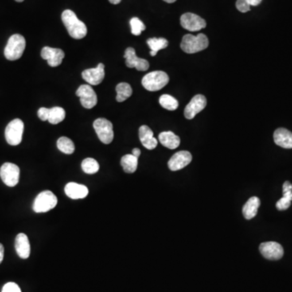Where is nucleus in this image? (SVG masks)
I'll use <instances>...</instances> for the list:
<instances>
[{"instance_id": "f257e3e1", "label": "nucleus", "mask_w": 292, "mask_h": 292, "mask_svg": "<svg viewBox=\"0 0 292 292\" xmlns=\"http://www.w3.org/2000/svg\"><path fill=\"white\" fill-rule=\"evenodd\" d=\"M62 21L70 36L74 39H82L87 34V27L80 21L72 10H65L62 13Z\"/></svg>"}, {"instance_id": "f03ea898", "label": "nucleus", "mask_w": 292, "mask_h": 292, "mask_svg": "<svg viewBox=\"0 0 292 292\" xmlns=\"http://www.w3.org/2000/svg\"><path fill=\"white\" fill-rule=\"evenodd\" d=\"M208 47V39L204 33H199L196 36L184 35L182 43L180 44L181 49L187 54L197 53L199 51L206 49Z\"/></svg>"}, {"instance_id": "7ed1b4c3", "label": "nucleus", "mask_w": 292, "mask_h": 292, "mask_svg": "<svg viewBox=\"0 0 292 292\" xmlns=\"http://www.w3.org/2000/svg\"><path fill=\"white\" fill-rule=\"evenodd\" d=\"M26 47L25 37L21 34L11 36L5 49V55L7 60L14 61L21 58Z\"/></svg>"}, {"instance_id": "20e7f679", "label": "nucleus", "mask_w": 292, "mask_h": 292, "mask_svg": "<svg viewBox=\"0 0 292 292\" xmlns=\"http://www.w3.org/2000/svg\"><path fill=\"white\" fill-rule=\"evenodd\" d=\"M170 79L168 74L162 71H154L146 74L142 79V86L148 91H158L168 84Z\"/></svg>"}, {"instance_id": "39448f33", "label": "nucleus", "mask_w": 292, "mask_h": 292, "mask_svg": "<svg viewBox=\"0 0 292 292\" xmlns=\"http://www.w3.org/2000/svg\"><path fill=\"white\" fill-rule=\"evenodd\" d=\"M58 199L51 191H44L37 195L33 202V208L36 213H46L56 206Z\"/></svg>"}, {"instance_id": "423d86ee", "label": "nucleus", "mask_w": 292, "mask_h": 292, "mask_svg": "<svg viewBox=\"0 0 292 292\" xmlns=\"http://www.w3.org/2000/svg\"><path fill=\"white\" fill-rule=\"evenodd\" d=\"M25 125L20 119L11 121L5 129V138L9 145H18L22 141L23 133Z\"/></svg>"}, {"instance_id": "0eeeda50", "label": "nucleus", "mask_w": 292, "mask_h": 292, "mask_svg": "<svg viewBox=\"0 0 292 292\" xmlns=\"http://www.w3.org/2000/svg\"><path fill=\"white\" fill-rule=\"evenodd\" d=\"M94 129L102 143L108 145L114 139L113 124L108 119L98 118L94 122Z\"/></svg>"}, {"instance_id": "6e6552de", "label": "nucleus", "mask_w": 292, "mask_h": 292, "mask_svg": "<svg viewBox=\"0 0 292 292\" xmlns=\"http://www.w3.org/2000/svg\"><path fill=\"white\" fill-rule=\"evenodd\" d=\"M0 177L7 186L15 187L20 179V168L16 164L5 162L0 168Z\"/></svg>"}, {"instance_id": "1a4fd4ad", "label": "nucleus", "mask_w": 292, "mask_h": 292, "mask_svg": "<svg viewBox=\"0 0 292 292\" xmlns=\"http://www.w3.org/2000/svg\"><path fill=\"white\" fill-rule=\"evenodd\" d=\"M76 95L80 98L82 106L86 109H92L98 103V97L90 85H82L76 90Z\"/></svg>"}, {"instance_id": "9d476101", "label": "nucleus", "mask_w": 292, "mask_h": 292, "mask_svg": "<svg viewBox=\"0 0 292 292\" xmlns=\"http://www.w3.org/2000/svg\"><path fill=\"white\" fill-rule=\"evenodd\" d=\"M180 24L184 29L191 32L201 30L206 27V22L204 19L191 13H184L181 16Z\"/></svg>"}, {"instance_id": "9b49d317", "label": "nucleus", "mask_w": 292, "mask_h": 292, "mask_svg": "<svg viewBox=\"0 0 292 292\" xmlns=\"http://www.w3.org/2000/svg\"><path fill=\"white\" fill-rule=\"evenodd\" d=\"M259 250L264 258L268 260L277 261L283 257V247L277 242L270 241L261 243Z\"/></svg>"}, {"instance_id": "f8f14e48", "label": "nucleus", "mask_w": 292, "mask_h": 292, "mask_svg": "<svg viewBox=\"0 0 292 292\" xmlns=\"http://www.w3.org/2000/svg\"><path fill=\"white\" fill-rule=\"evenodd\" d=\"M124 58L126 61L125 64L128 68H135L137 71L145 72L149 68V63L146 60L137 57L136 51L133 47H129L125 51Z\"/></svg>"}, {"instance_id": "ddd939ff", "label": "nucleus", "mask_w": 292, "mask_h": 292, "mask_svg": "<svg viewBox=\"0 0 292 292\" xmlns=\"http://www.w3.org/2000/svg\"><path fill=\"white\" fill-rule=\"evenodd\" d=\"M206 105V98L201 94H197L192 98L184 109V116L188 119H193L196 114L205 108Z\"/></svg>"}, {"instance_id": "4468645a", "label": "nucleus", "mask_w": 292, "mask_h": 292, "mask_svg": "<svg viewBox=\"0 0 292 292\" xmlns=\"http://www.w3.org/2000/svg\"><path fill=\"white\" fill-rule=\"evenodd\" d=\"M41 56L43 60H47V63L51 67H58L62 64L64 59L65 54L64 51L59 48L52 47H43L41 51Z\"/></svg>"}, {"instance_id": "2eb2a0df", "label": "nucleus", "mask_w": 292, "mask_h": 292, "mask_svg": "<svg viewBox=\"0 0 292 292\" xmlns=\"http://www.w3.org/2000/svg\"><path fill=\"white\" fill-rule=\"evenodd\" d=\"M192 156L190 152L179 151L175 153L168 161V168L172 172L183 169L192 161Z\"/></svg>"}, {"instance_id": "dca6fc26", "label": "nucleus", "mask_w": 292, "mask_h": 292, "mask_svg": "<svg viewBox=\"0 0 292 292\" xmlns=\"http://www.w3.org/2000/svg\"><path fill=\"white\" fill-rule=\"evenodd\" d=\"M104 64H99L96 68L85 70L82 72V78L89 83L90 86H98L104 80Z\"/></svg>"}, {"instance_id": "f3484780", "label": "nucleus", "mask_w": 292, "mask_h": 292, "mask_svg": "<svg viewBox=\"0 0 292 292\" xmlns=\"http://www.w3.org/2000/svg\"><path fill=\"white\" fill-rule=\"evenodd\" d=\"M15 248L20 258L22 259L29 258L30 255V243L29 238L24 233H20L17 235L15 240Z\"/></svg>"}, {"instance_id": "a211bd4d", "label": "nucleus", "mask_w": 292, "mask_h": 292, "mask_svg": "<svg viewBox=\"0 0 292 292\" xmlns=\"http://www.w3.org/2000/svg\"><path fill=\"white\" fill-rule=\"evenodd\" d=\"M64 191H65L66 195L73 200L86 198L89 194V189L87 187L83 184L73 182L68 183L66 185Z\"/></svg>"}, {"instance_id": "6ab92c4d", "label": "nucleus", "mask_w": 292, "mask_h": 292, "mask_svg": "<svg viewBox=\"0 0 292 292\" xmlns=\"http://www.w3.org/2000/svg\"><path fill=\"white\" fill-rule=\"evenodd\" d=\"M139 138L141 144L146 149L152 150L157 147V139L153 137V131L146 125H143L140 128Z\"/></svg>"}, {"instance_id": "aec40b11", "label": "nucleus", "mask_w": 292, "mask_h": 292, "mask_svg": "<svg viewBox=\"0 0 292 292\" xmlns=\"http://www.w3.org/2000/svg\"><path fill=\"white\" fill-rule=\"evenodd\" d=\"M276 145L283 149H292V133L287 129L280 128L274 133Z\"/></svg>"}, {"instance_id": "412c9836", "label": "nucleus", "mask_w": 292, "mask_h": 292, "mask_svg": "<svg viewBox=\"0 0 292 292\" xmlns=\"http://www.w3.org/2000/svg\"><path fill=\"white\" fill-rule=\"evenodd\" d=\"M158 140H159L161 145L170 149H175L178 148L180 144V137L171 131L160 133L159 136H158Z\"/></svg>"}, {"instance_id": "4be33fe9", "label": "nucleus", "mask_w": 292, "mask_h": 292, "mask_svg": "<svg viewBox=\"0 0 292 292\" xmlns=\"http://www.w3.org/2000/svg\"><path fill=\"white\" fill-rule=\"evenodd\" d=\"M261 204V200L257 196H253L247 200L243 207V215L247 220L255 218L258 214V208Z\"/></svg>"}, {"instance_id": "5701e85b", "label": "nucleus", "mask_w": 292, "mask_h": 292, "mask_svg": "<svg viewBox=\"0 0 292 292\" xmlns=\"http://www.w3.org/2000/svg\"><path fill=\"white\" fill-rule=\"evenodd\" d=\"M120 163L126 173H134L137 169L138 157L133 154H126L121 158Z\"/></svg>"}, {"instance_id": "b1692460", "label": "nucleus", "mask_w": 292, "mask_h": 292, "mask_svg": "<svg viewBox=\"0 0 292 292\" xmlns=\"http://www.w3.org/2000/svg\"><path fill=\"white\" fill-rule=\"evenodd\" d=\"M147 44L150 50H151L150 55H151V56H155L160 50L166 48L169 43H168L166 39L163 38V37H159V38L152 37V38L148 39Z\"/></svg>"}, {"instance_id": "393cba45", "label": "nucleus", "mask_w": 292, "mask_h": 292, "mask_svg": "<svg viewBox=\"0 0 292 292\" xmlns=\"http://www.w3.org/2000/svg\"><path fill=\"white\" fill-rule=\"evenodd\" d=\"M116 92L117 102H123L132 96L133 89H132L130 85L125 83V82H122V83L117 85Z\"/></svg>"}, {"instance_id": "a878e982", "label": "nucleus", "mask_w": 292, "mask_h": 292, "mask_svg": "<svg viewBox=\"0 0 292 292\" xmlns=\"http://www.w3.org/2000/svg\"><path fill=\"white\" fill-rule=\"evenodd\" d=\"M66 116L65 110L60 106H55L50 109L49 118L48 122L51 124H58L64 120Z\"/></svg>"}, {"instance_id": "bb28decb", "label": "nucleus", "mask_w": 292, "mask_h": 292, "mask_svg": "<svg viewBox=\"0 0 292 292\" xmlns=\"http://www.w3.org/2000/svg\"><path fill=\"white\" fill-rule=\"evenodd\" d=\"M57 147L62 153L66 154H72L75 151V145L73 141L68 137H62L57 141Z\"/></svg>"}, {"instance_id": "cd10ccee", "label": "nucleus", "mask_w": 292, "mask_h": 292, "mask_svg": "<svg viewBox=\"0 0 292 292\" xmlns=\"http://www.w3.org/2000/svg\"><path fill=\"white\" fill-rule=\"evenodd\" d=\"M159 103L164 109L175 110L178 108L179 102L177 99L169 94H163L159 98Z\"/></svg>"}, {"instance_id": "c85d7f7f", "label": "nucleus", "mask_w": 292, "mask_h": 292, "mask_svg": "<svg viewBox=\"0 0 292 292\" xmlns=\"http://www.w3.org/2000/svg\"><path fill=\"white\" fill-rule=\"evenodd\" d=\"M81 168L85 173L94 175L99 171V164L94 158L88 157L82 161Z\"/></svg>"}, {"instance_id": "c756f323", "label": "nucleus", "mask_w": 292, "mask_h": 292, "mask_svg": "<svg viewBox=\"0 0 292 292\" xmlns=\"http://www.w3.org/2000/svg\"><path fill=\"white\" fill-rule=\"evenodd\" d=\"M131 25V32L135 36H139L145 29V25L142 21L137 17H133L130 21Z\"/></svg>"}, {"instance_id": "7c9ffc66", "label": "nucleus", "mask_w": 292, "mask_h": 292, "mask_svg": "<svg viewBox=\"0 0 292 292\" xmlns=\"http://www.w3.org/2000/svg\"><path fill=\"white\" fill-rule=\"evenodd\" d=\"M290 204H291V201L290 200L282 196V198L276 203V208L280 211H286L290 206Z\"/></svg>"}, {"instance_id": "2f4dec72", "label": "nucleus", "mask_w": 292, "mask_h": 292, "mask_svg": "<svg viewBox=\"0 0 292 292\" xmlns=\"http://www.w3.org/2000/svg\"><path fill=\"white\" fill-rule=\"evenodd\" d=\"M236 9L240 12V13H245L248 11H250V5L247 2V0H237L236 1Z\"/></svg>"}, {"instance_id": "473e14b6", "label": "nucleus", "mask_w": 292, "mask_h": 292, "mask_svg": "<svg viewBox=\"0 0 292 292\" xmlns=\"http://www.w3.org/2000/svg\"><path fill=\"white\" fill-rule=\"evenodd\" d=\"M2 292H21V290L17 284L14 282H9L4 286Z\"/></svg>"}, {"instance_id": "72a5a7b5", "label": "nucleus", "mask_w": 292, "mask_h": 292, "mask_svg": "<svg viewBox=\"0 0 292 292\" xmlns=\"http://www.w3.org/2000/svg\"><path fill=\"white\" fill-rule=\"evenodd\" d=\"M49 114L50 109L46 108V107H41L37 111V115H38L39 119L43 121L48 120Z\"/></svg>"}, {"instance_id": "f704fd0d", "label": "nucleus", "mask_w": 292, "mask_h": 292, "mask_svg": "<svg viewBox=\"0 0 292 292\" xmlns=\"http://www.w3.org/2000/svg\"><path fill=\"white\" fill-rule=\"evenodd\" d=\"M292 192V184L289 181H286L284 183L283 186H282V192Z\"/></svg>"}, {"instance_id": "c9c22d12", "label": "nucleus", "mask_w": 292, "mask_h": 292, "mask_svg": "<svg viewBox=\"0 0 292 292\" xmlns=\"http://www.w3.org/2000/svg\"><path fill=\"white\" fill-rule=\"evenodd\" d=\"M262 0H247L250 6H258L262 3Z\"/></svg>"}, {"instance_id": "e433bc0d", "label": "nucleus", "mask_w": 292, "mask_h": 292, "mask_svg": "<svg viewBox=\"0 0 292 292\" xmlns=\"http://www.w3.org/2000/svg\"><path fill=\"white\" fill-rule=\"evenodd\" d=\"M4 257H5V247L2 243H0V264L2 263Z\"/></svg>"}, {"instance_id": "4c0bfd02", "label": "nucleus", "mask_w": 292, "mask_h": 292, "mask_svg": "<svg viewBox=\"0 0 292 292\" xmlns=\"http://www.w3.org/2000/svg\"><path fill=\"white\" fill-rule=\"evenodd\" d=\"M132 154L135 156V157H139L140 155H141V150L138 148H135V149H133V153Z\"/></svg>"}, {"instance_id": "58836bf2", "label": "nucleus", "mask_w": 292, "mask_h": 292, "mask_svg": "<svg viewBox=\"0 0 292 292\" xmlns=\"http://www.w3.org/2000/svg\"><path fill=\"white\" fill-rule=\"evenodd\" d=\"M283 196L292 201V192H285V193H283Z\"/></svg>"}, {"instance_id": "ea45409f", "label": "nucleus", "mask_w": 292, "mask_h": 292, "mask_svg": "<svg viewBox=\"0 0 292 292\" xmlns=\"http://www.w3.org/2000/svg\"><path fill=\"white\" fill-rule=\"evenodd\" d=\"M122 0H109V2L112 5H119Z\"/></svg>"}, {"instance_id": "a19ab883", "label": "nucleus", "mask_w": 292, "mask_h": 292, "mask_svg": "<svg viewBox=\"0 0 292 292\" xmlns=\"http://www.w3.org/2000/svg\"><path fill=\"white\" fill-rule=\"evenodd\" d=\"M163 1L168 3V4H172V3L176 2V0H163Z\"/></svg>"}, {"instance_id": "79ce46f5", "label": "nucleus", "mask_w": 292, "mask_h": 292, "mask_svg": "<svg viewBox=\"0 0 292 292\" xmlns=\"http://www.w3.org/2000/svg\"><path fill=\"white\" fill-rule=\"evenodd\" d=\"M16 1H17V2H18V3H21V2H23V1H24V0H16Z\"/></svg>"}]
</instances>
